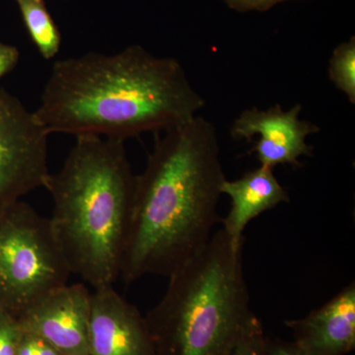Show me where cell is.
Returning <instances> with one entry per match:
<instances>
[{
    "mask_svg": "<svg viewBox=\"0 0 355 355\" xmlns=\"http://www.w3.org/2000/svg\"><path fill=\"white\" fill-rule=\"evenodd\" d=\"M205 106L179 60L130 46L55 62L34 113L49 135L123 142L183 125Z\"/></svg>",
    "mask_w": 355,
    "mask_h": 355,
    "instance_id": "cell-1",
    "label": "cell"
},
{
    "mask_svg": "<svg viewBox=\"0 0 355 355\" xmlns=\"http://www.w3.org/2000/svg\"><path fill=\"white\" fill-rule=\"evenodd\" d=\"M214 123L196 116L156 135L144 171L135 180L121 277H169L207 246L218 222L225 181Z\"/></svg>",
    "mask_w": 355,
    "mask_h": 355,
    "instance_id": "cell-2",
    "label": "cell"
},
{
    "mask_svg": "<svg viewBox=\"0 0 355 355\" xmlns=\"http://www.w3.org/2000/svg\"><path fill=\"white\" fill-rule=\"evenodd\" d=\"M135 180L123 141L83 135L44 183L53 200L51 230L70 272L94 289L121 277Z\"/></svg>",
    "mask_w": 355,
    "mask_h": 355,
    "instance_id": "cell-3",
    "label": "cell"
},
{
    "mask_svg": "<svg viewBox=\"0 0 355 355\" xmlns=\"http://www.w3.org/2000/svg\"><path fill=\"white\" fill-rule=\"evenodd\" d=\"M243 247L222 229L168 279L146 316L155 355H224L247 320L250 296Z\"/></svg>",
    "mask_w": 355,
    "mask_h": 355,
    "instance_id": "cell-4",
    "label": "cell"
},
{
    "mask_svg": "<svg viewBox=\"0 0 355 355\" xmlns=\"http://www.w3.org/2000/svg\"><path fill=\"white\" fill-rule=\"evenodd\" d=\"M70 273L50 219L22 200L0 212V308L17 318Z\"/></svg>",
    "mask_w": 355,
    "mask_h": 355,
    "instance_id": "cell-5",
    "label": "cell"
},
{
    "mask_svg": "<svg viewBox=\"0 0 355 355\" xmlns=\"http://www.w3.org/2000/svg\"><path fill=\"white\" fill-rule=\"evenodd\" d=\"M48 137L34 112L0 89V212L44 188L50 175Z\"/></svg>",
    "mask_w": 355,
    "mask_h": 355,
    "instance_id": "cell-6",
    "label": "cell"
},
{
    "mask_svg": "<svg viewBox=\"0 0 355 355\" xmlns=\"http://www.w3.org/2000/svg\"><path fill=\"white\" fill-rule=\"evenodd\" d=\"M302 107L295 105L284 111L279 104L266 110H245L231 125V137L251 142L260 135L250 153H256L260 166L275 169L277 165L302 167L301 156H312L313 147L306 144L320 128L299 119Z\"/></svg>",
    "mask_w": 355,
    "mask_h": 355,
    "instance_id": "cell-7",
    "label": "cell"
},
{
    "mask_svg": "<svg viewBox=\"0 0 355 355\" xmlns=\"http://www.w3.org/2000/svg\"><path fill=\"white\" fill-rule=\"evenodd\" d=\"M91 293L83 284L49 292L17 317L21 330L43 338L64 355H90Z\"/></svg>",
    "mask_w": 355,
    "mask_h": 355,
    "instance_id": "cell-8",
    "label": "cell"
},
{
    "mask_svg": "<svg viewBox=\"0 0 355 355\" xmlns=\"http://www.w3.org/2000/svg\"><path fill=\"white\" fill-rule=\"evenodd\" d=\"M90 355H155L146 318L113 286L91 293Z\"/></svg>",
    "mask_w": 355,
    "mask_h": 355,
    "instance_id": "cell-9",
    "label": "cell"
},
{
    "mask_svg": "<svg viewBox=\"0 0 355 355\" xmlns=\"http://www.w3.org/2000/svg\"><path fill=\"white\" fill-rule=\"evenodd\" d=\"M308 355H347L355 349V284L307 316L286 322Z\"/></svg>",
    "mask_w": 355,
    "mask_h": 355,
    "instance_id": "cell-10",
    "label": "cell"
},
{
    "mask_svg": "<svg viewBox=\"0 0 355 355\" xmlns=\"http://www.w3.org/2000/svg\"><path fill=\"white\" fill-rule=\"evenodd\" d=\"M222 195L231 200L222 230L235 245H244L243 232L254 218L282 202H289L286 189L279 184L272 168L260 167L247 172L240 179L222 183Z\"/></svg>",
    "mask_w": 355,
    "mask_h": 355,
    "instance_id": "cell-11",
    "label": "cell"
},
{
    "mask_svg": "<svg viewBox=\"0 0 355 355\" xmlns=\"http://www.w3.org/2000/svg\"><path fill=\"white\" fill-rule=\"evenodd\" d=\"M33 44L44 60L58 55L62 35L44 0H15Z\"/></svg>",
    "mask_w": 355,
    "mask_h": 355,
    "instance_id": "cell-12",
    "label": "cell"
},
{
    "mask_svg": "<svg viewBox=\"0 0 355 355\" xmlns=\"http://www.w3.org/2000/svg\"><path fill=\"white\" fill-rule=\"evenodd\" d=\"M329 77L338 90L355 104V39L338 44L331 53Z\"/></svg>",
    "mask_w": 355,
    "mask_h": 355,
    "instance_id": "cell-13",
    "label": "cell"
},
{
    "mask_svg": "<svg viewBox=\"0 0 355 355\" xmlns=\"http://www.w3.org/2000/svg\"><path fill=\"white\" fill-rule=\"evenodd\" d=\"M266 340L263 324L253 313L224 355H266Z\"/></svg>",
    "mask_w": 355,
    "mask_h": 355,
    "instance_id": "cell-14",
    "label": "cell"
},
{
    "mask_svg": "<svg viewBox=\"0 0 355 355\" xmlns=\"http://www.w3.org/2000/svg\"><path fill=\"white\" fill-rule=\"evenodd\" d=\"M21 331L17 318L0 308V355H16Z\"/></svg>",
    "mask_w": 355,
    "mask_h": 355,
    "instance_id": "cell-15",
    "label": "cell"
},
{
    "mask_svg": "<svg viewBox=\"0 0 355 355\" xmlns=\"http://www.w3.org/2000/svg\"><path fill=\"white\" fill-rule=\"evenodd\" d=\"M22 331V330H21ZM16 355H64L39 336L21 331Z\"/></svg>",
    "mask_w": 355,
    "mask_h": 355,
    "instance_id": "cell-16",
    "label": "cell"
},
{
    "mask_svg": "<svg viewBox=\"0 0 355 355\" xmlns=\"http://www.w3.org/2000/svg\"><path fill=\"white\" fill-rule=\"evenodd\" d=\"M266 355H308L295 342L266 336Z\"/></svg>",
    "mask_w": 355,
    "mask_h": 355,
    "instance_id": "cell-17",
    "label": "cell"
},
{
    "mask_svg": "<svg viewBox=\"0 0 355 355\" xmlns=\"http://www.w3.org/2000/svg\"><path fill=\"white\" fill-rule=\"evenodd\" d=\"M228 7L239 12H249V11L268 10L280 2L286 0H223Z\"/></svg>",
    "mask_w": 355,
    "mask_h": 355,
    "instance_id": "cell-18",
    "label": "cell"
},
{
    "mask_svg": "<svg viewBox=\"0 0 355 355\" xmlns=\"http://www.w3.org/2000/svg\"><path fill=\"white\" fill-rule=\"evenodd\" d=\"M19 58L20 53L16 46L0 42V79L15 69Z\"/></svg>",
    "mask_w": 355,
    "mask_h": 355,
    "instance_id": "cell-19",
    "label": "cell"
}]
</instances>
